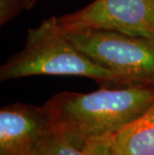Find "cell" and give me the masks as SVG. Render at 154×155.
<instances>
[{
    "label": "cell",
    "mask_w": 154,
    "mask_h": 155,
    "mask_svg": "<svg viewBox=\"0 0 154 155\" xmlns=\"http://www.w3.org/2000/svg\"><path fill=\"white\" fill-rule=\"evenodd\" d=\"M154 104V85L101 88L91 93L62 92L42 106L54 123L86 139L112 135Z\"/></svg>",
    "instance_id": "1"
},
{
    "label": "cell",
    "mask_w": 154,
    "mask_h": 155,
    "mask_svg": "<svg viewBox=\"0 0 154 155\" xmlns=\"http://www.w3.org/2000/svg\"><path fill=\"white\" fill-rule=\"evenodd\" d=\"M37 0H0V24H6L23 10L31 9Z\"/></svg>",
    "instance_id": "8"
},
{
    "label": "cell",
    "mask_w": 154,
    "mask_h": 155,
    "mask_svg": "<svg viewBox=\"0 0 154 155\" xmlns=\"http://www.w3.org/2000/svg\"><path fill=\"white\" fill-rule=\"evenodd\" d=\"M112 135L87 139L83 155H117L113 148Z\"/></svg>",
    "instance_id": "9"
},
{
    "label": "cell",
    "mask_w": 154,
    "mask_h": 155,
    "mask_svg": "<svg viewBox=\"0 0 154 155\" xmlns=\"http://www.w3.org/2000/svg\"><path fill=\"white\" fill-rule=\"evenodd\" d=\"M100 66L123 75L132 85H154V41L108 30L64 32Z\"/></svg>",
    "instance_id": "3"
},
{
    "label": "cell",
    "mask_w": 154,
    "mask_h": 155,
    "mask_svg": "<svg viewBox=\"0 0 154 155\" xmlns=\"http://www.w3.org/2000/svg\"><path fill=\"white\" fill-rule=\"evenodd\" d=\"M52 121L43 106L14 103L0 110V155H31Z\"/></svg>",
    "instance_id": "5"
},
{
    "label": "cell",
    "mask_w": 154,
    "mask_h": 155,
    "mask_svg": "<svg viewBox=\"0 0 154 155\" xmlns=\"http://www.w3.org/2000/svg\"><path fill=\"white\" fill-rule=\"evenodd\" d=\"M63 32L108 30L154 41V0H94L69 14L55 16Z\"/></svg>",
    "instance_id": "4"
},
{
    "label": "cell",
    "mask_w": 154,
    "mask_h": 155,
    "mask_svg": "<svg viewBox=\"0 0 154 155\" xmlns=\"http://www.w3.org/2000/svg\"><path fill=\"white\" fill-rule=\"evenodd\" d=\"M117 155H154V104L112 135Z\"/></svg>",
    "instance_id": "6"
},
{
    "label": "cell",
    "mask_w": 154,
    "mask_h": 155,
    "mask_svg": "<svg viewBox=\"0 0 154 155\" xmlns=\"http://www.w3.org/2000/svg\"><path fill=\"white\" fill-rule=\"evenodd\" d=\"M33 75H71L97 81L101 85H132L123 75L100 66L81 52L61 31L51 16L28 30L24 47L0 68V80Z\"/></svg>",
    "instance_id": "2"
},
{
    "label": "cell",
    "mask_w": 154,
    "mask_h": 155,
    "mask_svg": "<svg viewBox=\"0 0 154 155\" xmlns=\"http://www.w3.org/2000/svg\"><path fill=\"white\" fill-rule=\"evenodd\" d=\"M86 142V138L77 131L52 122L31 155H83Z\"/></svg>",
    "instance_id": "7"
}]
</instances>
